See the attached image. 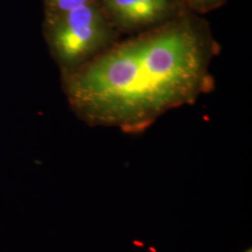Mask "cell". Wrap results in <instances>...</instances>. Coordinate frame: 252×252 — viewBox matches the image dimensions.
Returning a JSON list of instances; mask_svg holds the SVG:
<instances>
[{
  "label": "cell",
  "mask_w": 252,
  "mask_h": 252,
  "mask_svg": "<svg viewBox=\"0 0 252 252\" xmlns=\"http://www.w3.org/2000/svg\"><path fill=\"white\" fill-rule=\"evenodd\" d=\"M97 0H44V16L66 12Z\"/></svg>",
  "instance_id": "277c9868"
},
{
  "label": "cell",
  "mask_w": 252,
  "mask_h": 252,
  "mask_svg": "<svg viewBox=\"0 0 252 252\" xmlns=\"http://www.w3.org/2000/svg\"><path fill=\"white\" fill-rule=\"evenodd\" d=\"M118 33L132 36L160 27L187 11L181 0H99Z\"/></svg>",
  "instance_id": "3957f363"
},
{
  "label": "cell",
  "mask_w": 252,
  "mask_h": 252,
  "mask_svg": "<svg viewBox=\"0 0 252 252\" xmlns=\"http://www.w3.org/2000/svg\"><path fill=\"white\" fill-rule=\"evenodd\" d=\"M188 10L203 15L225 5L227 0H181Z\"/></svg>",
  "instance_id": "5b68a950"
},
{
  "label": "cell",
  "mask_w": 252,
  "mask_h": 252,
  "mask_svg": "<svg viewBox=\"0 0 252 252\" xmlns=\"http://www.w3.org/2000/svg\"><path fill=\"white\" fill-rule=\"evenodd\" d=\"M42 28L50 54L61 74L80 68L122 38L99 0L44 16Z\"/></svg>",
  "instance_id": "7a4b0ae2"
},
{
  "label": "cell",
  "mask_w": 252,
  "mask_h": 252,
  "mask_svg": "<svg viewBox=\"0 0 252 252\" xmlns=\"http://www.w3.org/2000/svg\"><path fill=\"white\" fill-rule=\"evenodd\" d=\"M252 252V249H249V250H247V251H246V252Z\"/></svg>",
  "instance_id": "8992f818"
},
{
  "label": "cell",
  "mask_w": 252,
  "mask_h": 252,
  "mask_svg": "<svg viewBox=\"0 0 252 252\" xmlns=\"http://www.w3.org/2000/svg\"><path fill=\"white\" fill-rule=\"evenodd\" d=\"M220 51L209 24L187 10L61 74L62 89L86 125L140 135L164 114L214 90L212 63Z\"/></svg>",
  "instance_id": "6da1fadb"
}]
</instances>
